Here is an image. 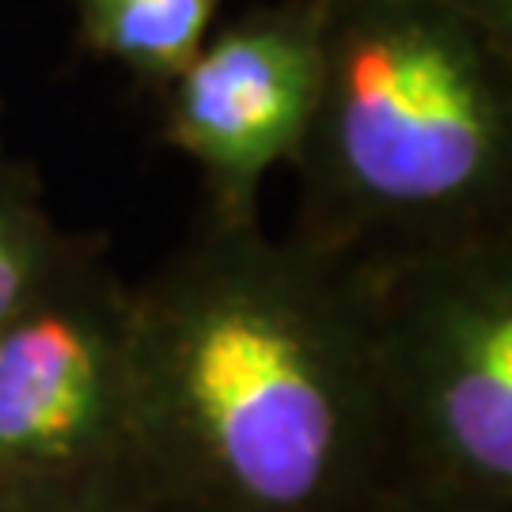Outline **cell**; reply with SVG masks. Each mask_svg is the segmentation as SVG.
Listing matches in <instances>:
<instances>
[{
	"label": "cell",
	"mask_w": 512,
	"mask_h": 512,
	"mask_svg": "<svg viewBox=\"0 0 512 512\" xmlns=\"http://www.w3.org/2000/svg\"><path fill=\"white\" fill-rule=\"evenodd\" d=\"M133 471L171 512H361L395 486L346 266L209 217L133 285Z\"/></svg>",
	"instance_id": "1"
},
{
	"label": "cell",
	"mask_w": 512,
	"mask_h": 512,
	"mask_svg": "<svg viewBox=\"0 0 512 512\" xmlns=\"http://www.w3.org/2000/svg\"><path fill=\"white\" fill-rule=\"evenodd\" d=\"M300 228L334 262L512 228V57L440 0H311Z\"/></svg>",
	"instance_id": "2"
},
{
	"label": "cell",
	"mask_w": 512,
	"mask_h": 512,
	"mask_svg": "<svg viewBox=\"0 0 512 512\" xmlns=\"http://www.w3.org/2000/svg\"><path fill=\"white\" fill-rule=\"evenodd\" d=\"M342 266L395 482L512 509V228Z\"/></svg>",
	"instance_id": "3"
},
{
	"label": "cell",
	"mask_w": 512,
	"mask_h": 512,
	"mask_svg": "<svg viewBox=\"0 0 512 512\" xmlns=\"http://www.w3.org/2000/svg\"><path fill=\"white\" fill-rule=\"evenodd\" d=\"M133 471V285L99 239L0 323V494Z\"/></svg>",
	"instance_id": "4"
},
{
	"label": "cell",
	"mask_w": 512,
	"mask_h": 512,
	"mask_svg": "<svg viewBox=\"0 0 512 512\" xmlns=\"http://www.w3.org/2000/svg\"><path fill=\"white\" fill-rule=\"evenodd\" d=\"M315 73L311 0H281L213 31L164 88V141L202 171L213 220H258L262 183L304 141Z\"/></svg>",
	"instance_id": "5"
},
{
	"label": "cell",
	"mask_w": 512,
	"mask_h": 512,
	"mask_svg": "<svg viewBox=\"0 0 512 512\" xmlns=\"http://www.w3.org/2000/svg\"><path fill=\"white\" fill-rule=\"evenodd\" d=\"M80 42L164 92L213 35L220 0H73Z\"/></svg>",
	"instance_id": "6"
},
{
	"label": "cell",
	"mask_w": 512,
	"mask_h": 512,
	"mask_svg": "<svg viewBox=\"0 0 512 512\" xmlns=\"http://www.w3.org/2000/svg\"><path fill=\"white\" fill-rule=\"evenodd\" d=\"M73 239L54 224L35 171L0 148V323L50 281Z\"/></svg>",
	"instance_id": "7"
},
{
	"label": "cell",
	"mask_w": 512,
	"mask_h": 512,
	"mask_svg": "<svg viewBox=\"0 0 512 512\" xmlns=\"http://www.w3.org/2000/svg\"><path fill=\"white\" fill-rule=\"evenodd\" d=\"M0 512H171L160 497L137 478L126 475L42 486V490H8L0 494Z\"/></svg>",
	"instance_id": "8"
},
{
	"label": "cell",
	"mask_w": 512,
	"mask_h": 512,
	"mask_svg": "<svg viewBox=\"0 0 512 512\" xmlns=\"http://www.w3.org/2000/svg\"><path fill=\"white\" fill-rule=\"evenodd\" d=\"M361 512H512V509H497V505L471 501V497L437 494V490H421V486L395 482V486H387L384 494L376 497L372 505H365Z\"/></svg>",
	"instance_id": "9"
},
{
	"label": "cell",
	"mask_w": 512,
	"mask_h": 512,
	"mask_svg": "<svg viewBox=\"0 0 512 512\" xmlns=\"http://www.w3.org/2000/svg\"><path fill=\"white\" fill-rule=\"evenodd\" d=\"M463 23H471L497 54L512 57V0H440Z\"/></svg>",
	"instance_id": "10"
}]
</instances>
